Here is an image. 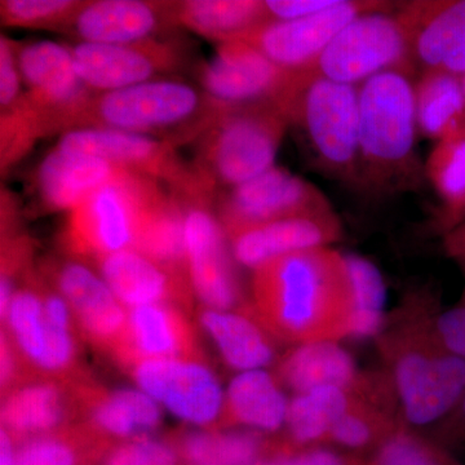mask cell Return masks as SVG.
Returning <instances> with one entry per match:
<instances>
[{
    "label": "cell",
    "instance_id": "obj_31",
    "mask_svg": "<svg viewBox=\"0 0 465 465\" xmlns=\"http://www.w3.org/2000/svg\"><path fill=\"white\" fill-rule=\"evenodd\" d=\"M177 25L207 41H243L271 21L265 0H177Z\"/></svg>",
    "mask_w": 465,
    "mask_h": 465
},
{
    "label": "cell",
    "instance_id": "obj_1",
    "mask_svg": "<svg viewBox=\"0 0 465 465\" xmlns=\"http://www.w3.org/2000/svg\"><path fill=\"white\" fill-rule=\"evenodd\" d=\"M250 305L278 342L351 338L354 300L344 255L330 247L271 260L251 275Z\"/></svg>",
    "mask_w": 465,
    "mask_h": 465
},
{
    "label": "cell",
    "instance_id": "obj_5",
    "mask_svg": "<svg viewBox=\"0 0 465 465\" xmlns=\"http://www.w3.org/2000/svg\"><path fill=\"white\" fill-rule=\"evenodd\" d=\"M173 193L140 174L122 171L66 213L61 247L70 258L94 260L134 250L143 229Z\"/></svg>",
    "mask_w": 465,
    "mask_h": 465
},
{
    "label": "cell",
    "instance_id": "obj_29",
    "mask_svg": "<svg viewBox=\"0 0 465 465\" xmlns=\"http://www.w3.org/2000/svg\"><path fill=\"white\" fill-rule=\"evenodd\" d=\"M290 400L273 372H240L229 382L219 430L243 428L264 434L280 432L286 425Z\"/></svg>",
    "mask_w": 465,
    "mask_h": 465
},
{
    "label": "cell",
    "instance_id": "obj_25",
    "mask_svg": "<svg viewBox=\"0 0 465 465\" xmlns=\"http://www.w3.org/2000/svg\"><path fill=\"white\" fill-rule=\"evenodd\" d=\"M400 16L410 32L412 57L424 72L465 75V0L411 3Z\"/></svg>",
    "mask_w": 465,
    "mask_h": 465
},
{
    "label": "cell",
    "instance_id": "obj_41",
    "mask_svg": "<svg viewBox=\"0 0 465 465\" xmlns=\"http://www.w3.org/2000/svg\"><path fill=\"white\" fill-rule=\"evenodd\" d=\"M430 322L440 344L465 362V300L446 311L432 312Z\"/></svg>",
    "mask_w": 465,
    "mask_h": 465
},
{
    "label": "cell",
    "instance_id": "obj_10",
    "mask_svg": "<svg viewBox=\"0 0 465 465\" xmlns=\"http://www.w3.org/2000/svg\"><path fill=\"white\" fill-rule=\"evenodd\" d=\"M38 280L34 268L18 284L2 329L35 378L70 384L90 374L81 357L82 335L47 316Z\"/></svg>",
    "mask_w": 465,
    "mask_h": 465
},
{
    "label": "cell",
    "instance_id": "obj_22",
    "mask_svg": "<svg viewBox=\"0 0 465 465\" xmlns=\"http://www.w3.org/2000/svg\"><path fill=\"white\" fill-rule=\"evenodd\" d=\"M176 8L170 0H84L65 35L94 45L158 38L179 29Z\"/></svg>",
    "mask_w": 465,
    "mask_h": 465
},
{
    "label": "cell",
    "instance_id": "obj_40",
    "mask_svg": "<svg viewBox=\"0 0 465 465\" xmlns=\"http://www.w3.org/2000/svg\"><path fill=\"white\" fill-rule=\"evenodd\" d=\"M101 457L104 465H177L179 460L170 440L153 436L113 443Z\"/></svg>",
    "mask_w": 465,
    "mask_h": 465
},
{
    "label": "cell",
    "instance_id": "obj_4",
    "mask_svg": "<svg viewBox=\"0 0 465 465\" xmlns=\"http://www.w3.org/2000/svg\"><path fill=\"white\" fill-rule=\"evenodd\" d=\"M200 85L180 78L158 79L109 92H94L64 124L63 134L105 128L143 134L182 148L195 143L219 114Z\"/></svg>",
    "mask_w": 465,
    "mask_h": 465
},
{
    "label": "cell",
    "instance_id": "obj_47",
    "mask_svg": "<svg viewBox=\"0 0 465 465\" xmlns=\"http://www.w3.org/2000/svg\"><path fill=\"white\" fill-rule=\"evenodd\" d=\"M443 247L446 253L454 260L465 277V222L452 228L451 231L445 232L443 235ZM465 300V290L463 298Z\"/></svg>",
    "mask_w": 465,
    "mask_h": 465
},
{
    "label": "cell",
    "instance_id": "obj_38",
    "mask_svg": "<svg viewBox=\"0 0 465 465\" xmlns=\"http://www.w3.org/2000/svg\"><path fill=\"white\" fill-rule=\"evenodd\" d=\"M84 0H2L0 24L11 29L65 34Z\"/></svg>",
    "mask_w": 465,
    "mask_h": 465
},
{
    "label": "cell",
    "instance_id": "obj_3",
    "mask_svg": "<svg viewBox=\"0 0 465 465\" xmlns=\"http://www.w3.org/2000/svg\"><path fill=\"white\" fill-rule=\"evenodd\" d=\"M415 85L403 70L372 76L358 87V186L376 195L409 191L420 182Z\"/></svg>",
    "mask_w": 465,
    "mask_h": 465
},
{
    "label": "cell",
    "instance_id": "obj_18",
    "mask_svg": "<svg viewBox=\"0 0 465 465\" xmlns=\"http://www.w3.org/2000/svg\"><path fill=\"white\" fill-rule=\"evenodd\" d=\"M381 8H384L381 3L339 0L331 8L313 16L268 21L243 41L286 72H309L342 27L360 15Z\"/></svg>",
    "mask_w": 465,
    "mask_h": 465
},
{
    "label": "cell",
    "instance_id": "obj_30",
    "mask_svg": "<svg viewBox=\"0 0 465 465\" xmlns=\"http://www.w3.org/2000/svg\"><path fill=\"white\" fill-rule=\"evenodd\" d=\"M170 442L188 465H256L277 450L268 434L243 428L182 430Z\"/></svg>",
    "mask_w": 465,
    "mask_h": 465
},
{
    "label": "cell",
    "instance_id": "obj_36",
    "mask_svg": "<svg viewBox=\"0 0 465 465\" xmlns=\"http://www.w3.org/2000/svg\"><path fill=\"white\" fill-rule=\"evenodd\" d=\"M354 300L351 338H378L384 327L387 299L384 278L374 262L356 253L344 255Z\"/></svg>",
    "mask_w": 465,
    "mask_h": 465
},
{
    "label": "cell",
    "instance_id": "obj_27",
    "mask_svg": "<svg viewBox=\"0 0 465 465\" xmlns=\"http://www.w3.org/2000/svg\"><path fill=\"white\" fill-rule=\"evenodd\" d=\"M2 428L16 442L48 436L78 424L72 384L33 379L2 399Z\"/></svg>",
    "mask_w": 465,
    "mask_h": 465
},
{
    "label": "cell",
    "instance_id": "obj_50",
    "mask_svg": "<svg viewBox=\"0 0 465 465\" xmlns=\"http://www.w3.org/2000/svg\"><path fill=\"white\" fill-rule=\"evenodd\" d=\"M461 87H463L464 97H465V75L461 76Z\"/></svg>",
    "mask_w": 465,
    "mask_h": 465
},
{
    "label": "cell",
    "instance_id": "obj_6",
    "mask_svg": "<svg viewBox=\"0 0 465 465\" xmlns=\"http://www.w3.org/2000/svg\"><path fill=\"white\" fill-rule=\"evenodd\" d=\"M289 128V118L277 103L222 106L195 143L193 162L217 192L241 185L275 166Z\"/></svg>",
    "mask_w": 465,
    "mask_h": 465
},
{
    "label": "cell",
    "instance_id": "obj_7",
    "mask_svg": "<svg viewBox=\"0 0 465 465\" xmlns=\"http://www.w3.org/2000/svg\"><path fill=\"white\" fill-rule=\"evenodd\" d=\"M290 127H298L318 166L358 186V87L314 70L296 73L280 103Z\"/></svg>",
    "mask_w": 465,
    "mask_h": 465
},
{
    "label": "cell",
    "instance_id": "obj_35",
    "mask_svg": "<svg viewBox=\"0 0 465 465\" xmlns=\"http://www.w3.org/2000/svg\"><path fill=\"white\" fill-rule=\"evenodd\" d=\"M440 202L443 234L465 222V136L434 145L424 168Z\"/></svg>",
    "mask_w": 465,
    "mask_h": 465
},
{
    "label": "cell",
    "instance_id": "obj_39",
    "mask_svg": "<svg viewBox=\"0 0 465 465\" xmlns=\"http://www.w3.org/2000/svg\"><path fill=\"white\" fill-rule=\"evenodd\" d=\"M366 465H463L440 445L402 427L365 459Z\"/></svg>",
    "mask_w": 465,
    "mask_h": 465
},
{
    "label": "cell",
    "instance_id": "obj_14",
    "mask_svg": "<svg viewBox=\"0 0 465 465\" xmlns=\"http://www.w3.org/2000/svg\"><path fill=\"white\" fill-rule=\"evenodd\" d=\"M16 54L26 103L39 119L43 136H61L66 119L94 92L79 78L69 45L16 42Z\"/></svg>",
    "mask_w": 465,
    "mask_h": 465
},
{
    "label": "cell",
    "instance_id": "obj_49",
    "mask_svg": "<svg viewBox=\"0 0 465 465\" xmlns=\"http://www.w3.org/2000/svg\"><path fill=\"white\" fill-rule=\"evenodd\" d=\"M256 465H282V463H281L280 458L274 455V457L264 459V460L260 461Z\"/></svg>",
    "mask_w": 465,
    "mask_h": 465
},
{
    "label": "cell",
    "instance_id": "obj_28",
    "mask_svg": "<svg viewBox=\"0 0 465 465\" xmlns=\"http://www.w3.org/2000/svg\"><path fill=\"white\" fill-rule=\"evenodd\" d=\"M197 320L215 342L225 365L234 371L265 370L280 360L278 341L259 322L250 304L238 311H219L201 305Z\"/></svg>",
    "mask_w": 465,
    "mask_h": 465
},
{
    "label": "cell",
    "instance_id": "obj_24",
    "mask_svg": "<svg viewBox=\"0 0 465 465\" xmlns=\"http://www.w3.org/2000/svg\"><path fill=\"white\" fill-rule=\"evenodd\" d=\"M341 220L332 211L277 220L226 237L235 262L253 272L281 256L330 247L341 240Z\"/></svg>",
    "mask_w": 465,
    "mask_h": 465
},
{
    "label": "cell",
    "instance_id": "obj_20",
    "mask_svg": "<svg viewBox=\"0 0 465 465\" xmlns=\"http://www.w3.org/2000/svg\"><path fill=\"white\" fill-rule=\"evenodd\" d=\"M72 387L78 424L108 445L153 436L163 420L161 405L142 390H109L91 374Z\"/></svg>",
    "mask_w": 465,
    "mask_h": 465
},
{
    "label": "cell",
    "instance_id": "obj_48",
    "mask_svg": "<svg viewBox=\"0 0 465 465\" xmlns=\"http://www.w3.org/2000/svg\"><path fill=\"white\" fill-rule=\"evenodd\" d=\"M16 440L7 432V430H0V465H15L16 464Z\"/></svg>",
    "mask_w": 465,
    "mask_h": 465
},
{
    "label": "cell",
    "instance_id": "obj_37",
    "mask_svg": "<svg viewBox=\"0 0 465 465\" xmlns=\"http://www.w3.org/2000/svg\"><path fill=\"white\" fill-rule=\"evenodd\" d=\"M108 443L82 424L27 440L17 449L15 465H81L85 457L103 455Z\"/></svg>",
    "mask_w": 465,
    "mask_h": 465
},
{
    "label": "cell",
    "instance_id": "obj_19",
    "mask_svg": "<svg viewBox=\"0 0 465 465\" xmlns=\"http://www.w3.org/2000/svg\"><path fill=\"white\" fill-rule=\"evenodd\" d=\"M188 314L171 304L128 309L127 326L109 357L127 372L143 361H207Z\"/></svg>",
    "mask_w": 465,
    "mask_h": 465
},
{
    "label": "cell",
    "instance_id": "obj_2",
    "mask_svg": "<svg viewBox=\"0 0 465 465\" xmlns=\"http://www.w3.org/2000/svg\"><path fill=\"white\" fill-rule=\"evenodd\" d=\"M430 308L399 314L382 327L379 349L403 427L437 425L465 393V362L437 341Z\"/></svg>",
    "mask_w": 465,
    "mask_h": 465
},
{
    "label": "cell",
    "instance_id": "obj_17",
    "mask_svg": "<svg viewBox=\"0 0 465 465\" xmlns=\"http://www.w3.org/2000/svg\"><path fill=\"white\" fill-rule=\"evenodd\" d=\"M39 271L69 302L82 338L110 356L127 326L128 309L96 269L65 255L47 260Z\"/></svg>",
    "mask_w": 465,
    "mask_h": 465
},
{
    "label": "cell",
    "instance_id": "obj_12",
    "mask_svg": "<svg viewBox=\"0 0 465 465\" xmlns=\"http://www.w3.org/2000/svg\"><path fill=\"white\" fill-rule=\"evenodd\" d=\"M182 202L186 269L194 298L200 299L202 307L219 311L247 307L250 299L242 289L228 237L216 215L215 201Z\"/></svg>",
    "mask_w": 465,
    "mask_h": 465
},
{
    "label": "cell",
    "instance_id": "obj_15",
    "mask_svg": "<svg viewBox=\"0 0 465 465\" xmlns=\"http://www.w3.org/2000/svg\"><path fill=\"white\" fill-rule=\"evenodd\" d=\"M128 374L177 418L201 430H219L225 391L208 361H143Z\"/></svg>",
    "mask_w": 465,
    "mask_h": 465
},
{
    "label": "cell",
    "instance_id": "obj_23",
    "mask_svg": "<svg viewBox=\"0 0 465 465\" xmlns=\"http://www.w3.org/2000/svg\"><path fill=\"white\" fill-rule=\"evenodd\" d=\"M109 289L127 309L171 304L191 313L193 293L188 272L162 264L136 250H124L94 260Z\"/></svg>",
    "mask_w": 465,
    "mask_h": 465
},
{
    "label": "cell",
    "instance_id": "obj_11",
    "mask_svg": "<svg viewBox=\"0 0 465 465\" xmlns=\"http://www.w3.org/2000/svg\"><path fill=\"white\" fill-rule=\"evenodd\" d=\"M412 58L411 38L399 15L365 12L342 27L318 58L314 72L338 84H365L372 76L403 70Z\"/></svg>",
    "mask_w": 465,
    "mask_h": 465
},
{
    "label": "cell",
    "instance_id": "obj_34",
    "mask_svg": "<svg viewBox=\"0 0 465 465\" xmlns=\"http://www.w3.org/2000/svg\"><path fill=\"white\" fill-rule=\"evenodd\" d=\"M402 427L396 409L360 397L335 424L327 446L366 459Z\"/></svg>",
    "mask_w": 465,
    "mask_h": 465
},
{
    "label": "cell",
    "instance_id": "obj_9",
    "mask_svg": "<svg viewBox=\"0 0 465 465\" xmlns=\"http://www.w3.org/2000/svg\"><path fill=\"white\" fill-rule=\"evenodd\" d=\"M69 47L79 78L92 92L182 78L200 63L195 61L191 45L176 33L125 45L75 42Z\"/></svg>",
    "mask_w": 465,
    "mask_h": 465
},
{
    "label": "cell",
    "instance_id": "obj_8",
    "mask_svg": "<svg viewBox=\"0 0 465 465\" xmlns=\"http://www.w3.org/2000/svg\"><path fill=\"white\" fill-rule=\"evenodd\" d=\"M58 148L104 159L119 168L154 180L182 201H215L217 191L194 162L173 143L143 134L81 128L61 134Z\"/></svg>",
    "mask_w": 465,
    "mask_h": 465
},
{
    "label": "cell",
    "instance_id": "obj_43",
    "mask_svg": "<svg viewBox=\"0 0 465 465\" xmlns=\"http://www.w3.org/2000/svg\"><path fill=\"white\" fill-rule=\"evenodd\" d=\"M0 369H2L0 370L2 399L25 382L38 379L27 369L23 357L9 339L8 333L3 329L0 333Z\"/></svg>",
    "mask_w": 465,
    "mask_h": 465
},
{
    "label": "cell",
    "instance_id": "obj_32",
    "mask_svg": "<svg viewBox=\"0 0 465 465\" xmlns=\"http://www.w3.org/2000/svg\"><path fill=\"white\" fill-rule=\"evenodd\" d=\"M360 397L363 396L336 387L293 394L284 425L286 434L281 440L284 448L287 451H293L327 446L333 427Z\"/></svg>",
    "mask_w": 465,
    "mask_h": 465
},
{
    "label": "cell",
    "instance_id": "obj_16",
    "mask_svg": "<svg viewBox=\"0 0 465 465\" xmlns=\"http://www.w3.org/2000/svg\"><path fill=\"white\" fill-rule=\"evenodd\" d=\"M198 85L222 106L277 103L283 99L296 73L272 63L244 41L216 45L215 54L195 67Z\"/></svg>",
    "mask_w": 465,
    "mask_h": 465
},
{
    "label": "cell",
    "instance_id": "obj_46",
    "mask_svg": "<svg viewBox=\"0 0 465 465\" xmlns=\"http://www.w3.org/2000/svg\"><path fill=\"white\" fill-rule=\"evenodd\" d=\"M436 439L442 446L465 443V393L457 407L436 425Z\"/></svg>",
    "mask_w": 465,
    "mask_h": 465
},
{
    "label": "cell",
    "instance_id": "obj_21",
    "mask_svg": "<svg viewBox=\"0 0 465 465\" xmlns=\"http://www.w3.org/2000/svg\"><path fill=\"white\" fill-rule=\"evenodd\" d=\"M273 374L293 394L336 387L378 402H388L391 394L387 376L381 379L362 374L338 341L295 345L280 357Z\"/></svg>",
    "mask_w": 465,
    "mask_h": 465
},
{
    "label": "cell",
    "instance_id": "obj_44",
    "mask_svg": "<svg viewBox=\"0 0 465 465\" xmlns=\"http://www.w3.org/2000/svg\"><path fill=\"white\" fill-rule=\"evenodd\" d=\"M282 465H366L365 459L354 457L331 446L293 450L275 455Z\"/></svg>",
    "mask_w": 465,
    "mask_h": 465
},
{
    "label": "cell",
    "instance_id": "obj_42",
    "mask_svg": "<svg viewBox=\"0 0 465 465\" xmlns=\"http://www.w3.org/2000/svg\"><path fill=\"white\" fill-rule=\"evenodd\" d=\"M24 84L17 63L16 41L0 35V110L16 105L24 96Z\"/></svg>",
    "mask_w": 465,
    "mask_h": 465
},
{
    "label": "cell",
    "instance_id": "obj_13",
    "mask_svg": "<svg viewBox=\"0 0 465 465\" xmlns=\"http://www.w3.org/2000/svg\"><path fill=\"white\" fill-rule=\"evenodd\" d=\"M215 211L226 235H231L277 220L333 210L313 183L274 166L250 182L217 193Z\"/></svg>",
    "mask_w": 465,
    "mask_h": 465
},
{
    "label": "cell",
    "instance_id": "obj_45",
    "mask_svg": "<svg viewBox=\"0 0 465 465\" xmlns=\"http://www.w3.org/2000/svg\"><path fill=\"white\" fill-rule=\"evenodd\" d=\"M339 0H265L269 17L275 21L313 16L331 8Z\"/></svg>",
    "mask_w": 465,
    "mask_h": 465
},
{
    "label": "cell",
    "instance_id": "obj_33",
    "mask_svg": "<svg viewBox=\"0 0 465 465\" xmlns=\"http://www.w3.org/2000/svg\"><path fill=\"white\" fill-rule=\"evenodd\" d=\"M419 134L434 143L465 136V97L461 78L425 70L415 85Z\"/></svg>",
    "mask_w": 465,
    "mask_h": 465
},
{
    "label": "cell",
    "instance_id": "obj_26",
    "mask_svg": "<svg viewBox=\"0 0 465 465\" xmlns=\"http://www.w3.org/2000/svg\"><path fill=\"white\" fill-rule=\"evenodd\" d=\"M122 171L104 159L54 146L34 173V202L43 213H69Z\"/></svg>",
    "mask_w": 465,
    "mask_h": 465
}]
</instances>
